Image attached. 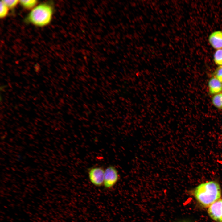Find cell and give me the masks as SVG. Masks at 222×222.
Listing matches in <instances>:
<instances>
[{
    "label": "cell",
    "instance_id": "4",
    "mask_svg": "<svg viewBox=\"0 0 222 222\" xmlns=\"http://www.w3.org/2000/svg\"><path fill=\"white\" fill-rule=\"evenodd\" d=\"M105 169L101 166H96L89 169L88 173L90 181L94 185L101 187L103 185Z\"/></svg>",
    "mask_w": 222,
    "mask_h": 222
},
{
    "label": "cell",
    "instance_id": "3",
    "mask_svg": "<svg viewBox=\"0 0 222 222\" xmlns=\"http://www.w3.org/2000/svg\"><path fill=\"white\" fill-rule=\"evenodd\" d=\"M120 179L118 171L115 166L110 165L105 169L103 186L106 189H111Z\"/></svg>",
    "mask_w": 222,
    "mask_h": 222
},
{
    "label": "cell",
    "instance_id": "10",
    "mask_svg": "<svg viewBox=\"0 0 222 222\" xmlns=\"http://www.w3.org/2000/svg\"><path fill=\"white\" fill-rule=\"evenodd\" d=\"M213 60L218 66H222V49L216 50L213 54Z\"/></svg>",
    "mask_w": 222,
    "mask_h": 222
},
{
    "label": "cell",
    "instance_id": "5",
    "mask_svg": "<svg viewBox=\"0 0 222 222\" xmlns=\"http://www.w3.org/2000/svg\"><path fill=\"white\" fill-rule=\"evenodd\" d=\"M208 212L214 220L222 222V199H220L208 207Z\"/></svg>",
    "mask_w": 222,
    "mask_h": 222
},
{
    "label": "cell",
    "instance_id": "11",
    "mask_svg": "<svg viewBox=\"0 0 222 222\" xmlns=\"http://www.w3.org/2000/svg\"><path fill=\"white\" fill-rule=\"evenodd\" d=\"M0 17L3 18L7 15L9 9L2 1L0 2Z\"/></svg>",
    "mask_w": 222,
    "mask_h": 222
},
{
    "label": "cell",
    "instance_id": "13",
    "mask_svg": "<svg viewBox=\"0 0 222 222\" xmlns=\"http://www.w3.org/2000/svg\"><path fill=\"white\" fill-rule=\"evenodd\" d=\"M214 76L222 83V66H218L215 70Z\"/></svg>",
    "mask_w": 222,
    "mask_h": 222
},
{
    "label": "cell",
    "instance_id": "2",
    "mask_svg": "<svg viewBox=\"0 0 222 222\" xmlns=\"http://www.w3.org/2000/svg\"><path fill=\"white\" fill-rule=\"evenodd\" d=\"M53 14V9L51 5L47 3L37 5L30 12L26 20L35 26L43 27L51 22Z\"/></svg>",
    "mask_w": 222,
    "mask_h": 222
},
{
    "label": "cell",
    "instance_id": "9",
    "mask_svg": "<svg viewBox=\"0 0 222 222\" xmlns=\"http://www.w3.org/2000/svg\"><path fill=\"white\" fill-rule=\"evenodd\" d=\"M38 1L36 0H19V3L23 7L27 10H32L37 5Z\"/></svg>",
    "mask_w": 222,
    "mask_h": 222
},
{
    "label": "cell",
    "instance_id": "8",
    "mask_svg": "<svg viewBox=\"0 0 222 222\" xmlns=\"http://www.w3.org/2000/svg\"><path fill=\"white\" fill-rule=\"evenodd\" d=\"M213 105L217 109H222V92L214 95L211 99Z\"/></svg>",
    "mask_w": 222,
    "mask_h": 222
},
{
    "label": "cell",
    "instance_id": "6",
    "mask_svg": "<svg viewBox=\"0 0 222 222\" xmlns=\"http://www.w3.org/2000/svg\"><path fill=\"white\" fill-rule=\"evenodd\" d=\"M208 41L216 50L222 49V31L217 30L212 32L208 36Z\"/></svg>",
    "mask_w": 222,
    "mask_h": 222
},
{
    "label": "cell",
    "instance_id": "12",
    "mask_svg": "<svg viewBox=\"0 0 222 222\" xmlns=\"http://www.w3.org/2000/svg\"><path fill=\"white\" fill-rule=\"evenodd\" d=\"M2 1L9 9L14 8L19 3V0H3Z\"/></svg>",
    "mask_w": 222,
    "mask_h": 222
},
{
    "label": "cell",
    "instance_id": "1",
    "mask_svg": "<svg viewBox=\"0 0 222 222\" xmlns=\"http://www.w3.org/2000/svg\"><path fill=\"white\" fill-rule=\"evenodd\" d=\"M193 194L201 205L207 208L220 199L221 189L217 182L208 181L197 186L194 190Z\"/></svg>",
    "mask_w": 222,
    "mask_h": 222
},
{
    "label": "cell",
    "instance_id": "7",
    "mask_svg": "<svg viewBox=\"0 0 222 222\" xmlns=\"http://www.w3.org/2000/svg\"><path fill=\"white\" fill-rule=\"evenodd\" d=\"M208 87L209 93L213 95L222 92V83L214 76L209 80Z\"/></svg>",
    "mask_w": 222,
    "mask_h": 222
},
{
    "label": "cell",
    "instance_id": "14",
    "mask_svg": "<svg viewBox=\"0 0 222 222\" xmlns=\"http://www.w3.org/2000/svg\"><path fill=\"white\" fill-rule=\"evenodd\" d=\"M186 222V221H182V222Z\"/></svg>",
    "mask_w": 222,
    "mask_h": 222
}]
</instances>
